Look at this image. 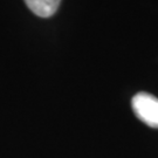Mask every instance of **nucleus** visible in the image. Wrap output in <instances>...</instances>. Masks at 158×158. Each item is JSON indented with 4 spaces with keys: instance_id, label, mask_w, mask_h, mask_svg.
Segmentation results:
<instances>
[{
    "instance_id": "1",
    "label": "nucleus",
    "mask_w": 158,
    "mask_h": 158,
    "mask_svg": "<svg viewBox=\"0 0 158 158\" xmlns=\"http://www.w3.org/2000/svg\"><path fill=\"white\" fill-rule=\"evenodd\" d=\"M132 110L143 123L158 128V98L148 93H138L131 101Z\"/></svg>"
},
{
    "instance_id": "2",
    "label": "nucleus",
    "mask_w": 158,
    "mask_h": 158,
    "mask_svg": "<svg viewBox=\"0 0 158 158\" xmlns=\"http://www.w3.org/2000/svg\"><path fill=\"white\" fill-rule=\"evenodd\" d=\"M35 15L41 18L52 17L59 8L61 0H23Z\"/></svg>"
}]
</instances>
